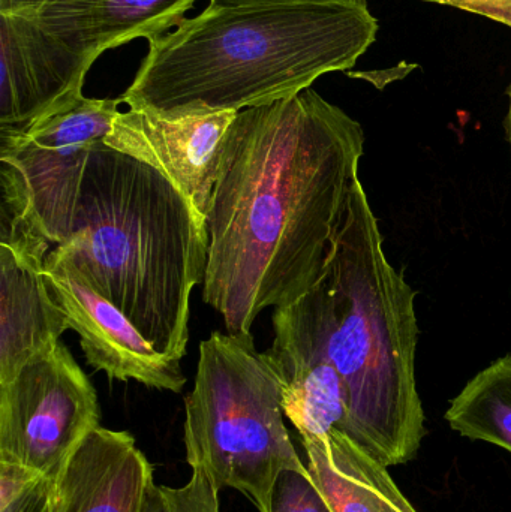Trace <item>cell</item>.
Segmentation results:
<instances>
[{
  "mask_svg": "<svg viewBox=\"0 0 511 512\" xmlns=\"http://www.w3.org/2000/svg\"><path fill=\"white\" fill-rule=\"evenodd\" d=\"M365 131L317 90L239 111L207 210L203 301L228 333L308 294L365 155Z\"/></svg>",
  "mask_w": 511,
  "mask_h": 512,
  "instance_id": "6da1fadb",
  "label": "cell"
},
{
  "mask_svg": "<svg viewBox=\"0 0 511 512\" xmlns=\"http://www.w3.org/2000/svg\"><path fill=\"white\" fill-rule=\"evenodd\" d=\"M368 5L215 6L153 36L120 101L164 116L243 111L350 71L378 35Z\"/></svg>",
  "mask_w": 511,
  "mask_h": 512,
  "instance_id": "7a4b0ae2",
  "label": "cell"
},
{
  "mask_svg": "<svg viewBox=\"0 0 511 512\" xmlns=\"http://www.w3.org/2000/svg\"><path fill=\"white\" fill-rule=\"evenodd\" d=\"M209 243L206 216L185 192L102 143L87 161L68 239L54 248L155 351L182 361Z\"/></svg>",
  "mask_w": 511,
  "mask_h": 512,
  "instance_id": "3957f363",
  "label": "cell"
},
{
  "mask_svg": "<svg viewBox=\"0 0 511 512\" xmlns=\"http://www.w3.org/2000/svg\"><path fill=\"white\" fill-rule=\"evenodd\" d=\"M329 352L347 390L350 438L381 463L411 462L426 436L417 391L416 291L384 252L359 177L324 265Z\"/></svg>",
  "mask_w": 511,
  "mask_h": 512,
  "instance_id": "277c9868",
  "label": "cell"
},
{
  "mask_svg": "<svg viewBox=\"0 0 511 512\" xmlns=\"http://www.w3.org/2000/svg\"><path fill=\"white\" fill-rule=\"evenodd\" d=\"M284 417L281 379L252 333L215 331L200 343L194 388L185 397L191 468L201 466L219 490H237L270 512L279 475L308 472Z\"/></svg>",
  "mask_w": 511,
  "mask_h": 512,
  "instance_id": "5b68a950",
  "label": "cell"
},
{
  "mask_svg": "<svg viewBox=\"0 0 511 512\" xmlns=\"http://www.w3.org/2000/svg\"><path fill=\"white\" fill-rule=\"evenodd\" d=\"M120 98L81 96L18 132H0V207L53 246L66 242L90 153L104 143Z\"/></svg>",
  "mask_w": 511,
  "mask_h": 512,
  "instance_id": "8992f818",
  "label": "cell"
},
{
  "mask_svg": "<svg viewBox=\"0 0 511 512\" xmlns=\"http://www.w3.org/2000/svg\"><path fill=\"white\" fill-rule=\"evenodd\" d=\"M99 426L98 393L62 342L0 384V462L54 480Z\"/></svg>",
  "mask_w": 511,
  "mask_h": 512,
  "instance_id": "52a82bcc",
  "label": "cell"
},
{
  "mask_svg": "<svg viewBox=\"0 0 511 512\" xmlns=\"http://www.w3.org/2000/svg\"><path fill=\"white\" fill-rule=\"evenodd\" d=\"M92 68L48 35L29 0H0V132H18L83 96Z\"/></svg>",
  "mask_w": 511,
  "mask_h": 512,
  "instance_id": "ba28073f",
  "label": "cell"
},
{
  "mask_svg": "<svg viewBox=\"0 0 511 512\" xmlns=\"http://www.w3.org/2000/svg\"><path fill=\"white\" fill-rule=\"evenodd\" d=\"M44 276L54 300L80 337L87 364L110 379L135 381L155 390L182 393V361L159 354L135 325L102 297L56 248L45 256Z\"/></svg>",
  "mask_w": 511,
  "mask_h": 512,
  "instance_id": "9c48e42d",
  "label": "cell"
},
{
  "mask_svg": "<svg viewBox=\"0 0 511 512\" xmlns=\"http://www.w3.org/2000/svg\"><path fill=\"white\" fill-rule=\"evenodd\" d=\"M237 114L164 116L129 108L114 117L104 144L161 171L207 216L228 131Z\"/></svg>",
  "mask_w": 511,
  "mask_h": 512,
  "instance_id": "30bf717a",
  "label": "cell"
},
{
  "mask_svg": "<svg viewBox=\"0 0 511 512\" xmlns=\"http://www.w3.org/2000/svg\"><path fill=\"white\" fill-rule=\"evenodd\" d=\"M53 248L38 239L0 243V384L56 348L69 330L44 276L45 256Z\"/></svg>",
  "mask_w": 511,
  "mask_h": 512,
  "instance_id": "8fae6325",
  "label": "cell"
},
{
  "mask_svg": "<svg viewBox=\"0 0 511 512\" xmlns=\"http://www.w3.org/2000/svg\"><path fill=\"white\" fill-rule=\"evenodd\" d=\"M155 468L125 430L99 426L53 480L51 512H144Z\"/></svg>",
  "mask_w": 511,
  "mask_h": 512,
  "instance_id": "7c38bea8",
  "label": "cell"
},
{
  "mask_svg": "<svg viewBox=\"0 0 511 512\" xmlns=\"http://www.w3.org/2000/svg\"><path fill=\"white\" fill-rule=\"evenodd\" d=\"M198 0H29L48 35L93 65L105 51L174 29Z\"/></svg>",
  "mask_w": 511,
  "mask_h": 512,
  "instance_id": "4fadbf2b",
  "label": "cell"
},
{
  "mask_svg": "<svg viewBox=\"0 0 511 512\" xmlns=\"http://www.w3.org/2000/svg\"><path fill=\"white\" fill-rule=\"evenodd\" d=\"M300 441L309 475L333 512H419L387 466L341 430Z\"/></svg>",
  "mask_w": 511,
  "mask_h": 512,
  "instance_id": "5bb4252c",
  "label": "cell"
},
{
  "mask_svg": "<svg viewBox=\"0 0 511 512\" xmlns=\"http://www.w3.org/2000/svg\"><path fill=\"white\" fill-rule=\"evenodd\" d=\"M444 418L464 438L511 454V354L477 373L450 402Z\"/></svg>",
  "mask_w": 511,
  "mask_h": 512,
  "instance_id": "9a60e30c",
  "label": "cell"
},
{
  "mask_svg": "<svg viewBox=\"0 0 511 512\" xmlns=\"http://www.w3.org/2000/svg\"><path fill=\"white\" fill-rule=\"evenodd\" d=\"M188 483L182 487L153 484L144 512H221L219 492L206 469L192 466Z\"/></svg>",
  "mask_w": 511,
  "mask_h": 512,
  "instance_id": "2e32d148",
  "label": "cell"
},
{
  "mask_svg": "<svg viewBox=\"0 0 511 512\" xmlns=\"http://www.w3.org/2000/svg\"><path fill=\"white\" fill-rule=\"evenodd\" d=\"M51 498V478L0 462V512H51Z\"/></svg>",
  "mask_w": 511,
  "mask_h": 512,
  "instance_id": "e0dca14e",
  "label": "cell"
},
{
  "mask_svg": "<svg viewBox=\"0 0 511 512\" xmlns=\"http://www.w3.org/2000/svg\"><path fill=\"white\" fill-rule=\"evenodd\" d=\"M270 512H333L309 472L284 471L276 480Z\"/></svg>",
  "mask_w": 511,
  "mask_h": 512,
  "instance_id": "ac0fdd59",
  "label": "cell"
},
{
  "mask_svg": "<svg viewBox=\"0 0 511 512\" xmlns=\"http://www.w3.org/2000/svg\"><path fill=\"white\" fill-rule=\"evenodd\" d=\"M482 15L511 29V0H420Z\"/></svg>",
  "mask_w": 511,
  "mask_h": 512,
  "instance_id": "d6986e66",
  "label": "cell"
},
{
  "mask_svg": "<svg viewBox=\"0 0 511 512\" xmlns=\"http://www.w3.org/2000/svg\"><path fill=\"white\" fill-rule=\"evenodd\" d=\"M215 6H258V5H297V3H356L368 5V0H210Z\"/></svg>",
  "mask_w": 511,
  "mask_h": 512,
  "instance_id": "ffe728a7",
  "label": "cell"
},
{
  "mask_svg": "<svg viewBox=\"0 0 511 512\" xmlns=\"http://www.w3.org/2000/svg\"><path fill=\"white\" fill-rule=\"evenodd\" d=\"M507 96H509V113H507L506 117V132L507 140H509L511 149V84L509 86V89H507Z\"/></svg>",
  "mask_w": 511,
  "mask_h": 512,
  "instance_id": "44dd1931",
  "label": "cell"
}]
</instances>
